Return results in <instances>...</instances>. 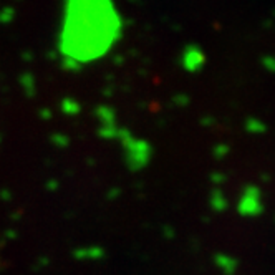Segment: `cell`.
I'll return each mask as SVG.
<instances>
[{
	"mask_svg": "<svg viewBox=\"0 0 275 275\" xmlns=\"http://www.w3.org/2000/svg\"><path fill=\"white\" fill-rule=\"evenodd\" d=\"M111 0H70L62 50L76 63H88L110 50L118 35Z\"/></svg>",
	"mask_w": 275,
	"mask_h": 275,
	"instance_id": "6da1fadb",
	"label": "cell"
},
{
	"mask_svg": "<svg viewBox=\"0 0 275 275\" xmlns=\"http://www.w3.org/2000/svg\"><path fill=\"white\" fill-rule=\"evenodd\" d=\"M236 209L239 216L249 217V219L262 216L264 214V197H262L260 188L256 184L244 186L241 191V196L237 199Z\"/></svg>",
	"mask_w": 275,
	"mask_h": 275,
	"instance_id": "7a4b0ae2",
	"label": "cell"
},
{
	"mask_svg": "<svg viewBox=\"0 0 275 275\" xmlns=\"http://www.w3.org/2000/svg\"><path fill=\"white\" fill-rule=\"evenodd\" d=\"M206 58L202 55V52L197 47H188L184 53V67L188 68L189 71H197L199 68L204 65Z\"/></svg>",
	"mask_w": 275,
	"mask_h": 275,
	"instance_id": "3957f363",
	"label": "cell"
},
{
	"mask_svg": "<svg viewBox=\"0 0 275 275\" xmlns=\"http://www.w3.org/2000/svg\"><path fill=\"white\" fill-rule=\"evenodd\" d=\"M216 265L219 267L221 272L224 275H236L239 269V260L236 257L227 256V254H217Z\"/></svg>",
	"mask_w": 275,
	"mask_h": 275,
	"instance_id": "277c9868",
	"label": "cell"
},
{
	"mask_svg": "<svg viewBox=\"0 0 275 275\" xmlns=\"http://www.w3.org/2000/svg\"><path fill=\"white\" fill-rule=\"evenodd\" d=\"M244 128H245V131L252 136H262V135H265V131H267V124L264 121L258 120V118H252V116L245 120Z\"/></svg>",
	"mask_w": 275,
	"mask_h": 275,
	"instance_id": "5b68a950",
	"label": "cell"
},
{
	"mask_svg": "<svg viewBox=\"0 0 275 275\" xmlns=\"http://www.w3.org/2000/svg\"><path fill=\"white\" fill-rule=\"evenodd\" d=\"M211 206L214 211L217 212H224L225 209L229 207V201L227 197L224 196V192L221 191V189H214L212 194H211Z\"/></svg>",
	"mask_w": 275,
	"mask_h": 275,
	"instance_id": "8992f818",
	"label": "cell"
},
{
	"mask_svg": "<svg viewBox=\"0 0 275 275\" xmlns=\"http://www.w3.org/2000/svg\"><path fill=\"white\" fill-rule=\"evenodd\" d=\"M262 67H264L267 71H270V73H275V56L272 55L264 56V58H262Z\"/></svg>",
	"mask_w": 275,
	"mask_h": 275,
	"instance_id": "52a82bcc",
	"label": "cell"
},
{
	"mask_svg": "<svg viewBox=\"0 0 275 275\" xmlns=\"http://www.w3.org/2000/svg\"><path fill=\"white\" fill-rule=\"evenodd\" d=\"M214 153H216V156L219 157V159H222V157H225L230 153V148L227 146V144H221V146L216 148V151Z\"/></svg>",
	"mask_w": 275,
	"mask_h": 275,
	"instance_id": "ba28073f",
	"label": "cell"
},
{
	"mask_svg": "<svg viewBox=\"0 0 275 275\" xmlns=\"http://www.w3.org/2000/svg\"><path fill=\"white\" fill-rule=\"evenodd\" d=\"M272 15H274V17H275V10H274V14H272Z\"/></svg>",
	"mask_w": 275,
	"mask_h": 275,
	"instance_id": "9c48e42d",
	"label": "cell"
}]
</instances>
